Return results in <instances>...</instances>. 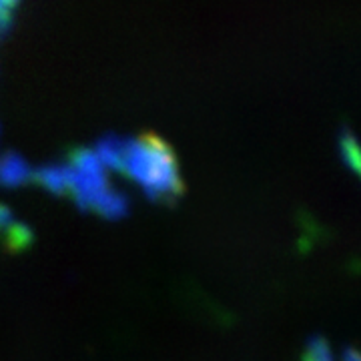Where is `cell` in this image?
<instances>
[{
	"mask_svg": "<svg viewBox=\"0 0 361 361\" xmlns=\"http://www.w3.org/2000/svg\"><path fill=\"white\" fill-rule=\"evenodd\" d=\"M121 171L135 180L151 201H175L183 193L179 165L171 147L157 135L127 139Z\"/></svg>",
	"mask_w": 361,
	"mask_h": 361,
	"instance_id": "6da1fadb",
	"label": "cell"
},
{
	"mask_svg": "<svg viewBox=\"0 0 361 361\" xmlns=\"http://www.w3.org/2000/svg\"><path fill=\"white\" fill-rule=\"evenodd\" d=\"M68 171H71V191L73 201L80 207L82 211H97L103 197L113 187L106 179V169L101 165L94 151L89 149H77L71 161H68Z\"/></svg>",
	"mask_w": 361,
	"mask_h": 361,
	"instance_id": "7a4b0ae2",
	"label": "cell"
},
{
	"mask_svg": "<svg viewBox=\"0 0 361 361\" xmlns=\"http://www.w3.org/2000/svg\"><path fill=\"white\" fill-rule=\"evenodd\" d=\"M32 180L52 195H66L71 191V171L66 165H42L35 169Z\"/></svg>",
	"mask_w": 361,
	"mask_h": 361,
	"instance_id": "3957f363",
	"label": "cell"
},
{
	"mask_svg": "<svg viewBox=\"0 0 361 361\" xmlns=\"http://www.w3.org/2000/svg\"><path fill=\"white\" fill-rule=\"evenodd\" d=\"M32 180V169L18 153H8L0 159V185L2 187H20Z\"/></svg>",
	"mask_w": 361,
	"mask_h": 361,
	"instance_id": "277c9868",
	"label": "cell"
},
{
	"mask_svg": "<svg viewBox=\"0 0 361 361\" xmlns=\"http://www.w3.org/2000/svg\"><path fill=\"white\" fill-rule=\"evenodd\" d=\"M125 137H115L109 135L103 137L101 141L97 142L94 155L101 161V165L104 169H113V171H121V163H123V153H125Z\"/></svg>",
	"mask_w": 361,
	"mask_h": 361,
	"instance_id": "5b68a950",
	"label": "cell"
},
{
	"mask_svg": "<svg viewBox=\"0 0 361 361\" xmlns=\"http://www.w3.org/2000/svg\"><path fill=\"white\" fill-rule=\"evenodd\" d=\"M341 155H343V161H345V165H348L353 173H357L360 171V149H357V141H355V137H353V133L351 130H345L343 135H341Z\"/></svg>",
	"mask_w": 361,
	"mask_h": 361,
	"instance_id": "8992f818",
	"label": "cell"
},
{
	"mask_svg": "<svg viewBox=\"0 0 361 361\" xmlns=\"http://www.w3.org/2000/svg\"><path fill=\"white\" fill-rule=\"evenodd\" d=\"M303 361H336V360H334V353H331L329 343H327L323 337L315 336V337H311L310 343H307Z\"/></svg>",
	"mask_w": 361,
	"mask_h": 361,
	"instance_id": "52a82bcc",
	"label": "cell"
},
{
	"mask_svg": "<svg viewBox=\"0 0 361 361\" xmlns=\"http://www.w3.org/2000/svg\"><path fill=\"white\" fill-rule=\"evenodd\" d=\"M18 0H0V32L6 30L11 25V16L16 8Z\"/></svg>",
	"mask_w": 361,
	"mask_h": 361,
	"instance_id": "ba28073f",
	"label": "cell"
},
{
	"mask_svg": "<svg viewBox=\"0 0 361 361\" xmlns=\"http://www.w3.org/2000/svg\"><path fill=\"white\" fill-rule=\"evenodd\" d=\"M16 223H18V221L14 219L13 211H11L6 205H2V203H0V233L6 237Z\"/></svg>",
	"mask_w": 361,
	"mask_h": 361,
	"instance_id": "9c48e42d",
	"label": "cell"
},
{
	"mask_svg": "<svg viewBox=\"0 0 361 361\" xmlns=\"http://www.w3.org/2000/svg\"><path fill=\"white\" fill-rule=\"evenodd\" d=\"M343 361H360V355H357V351L353 348H348L343 351Z\"/></svg>",
	"mask_w": 361,
	"mask_h": 361,
	"instance_id": "30bf717a",
	"label": "cell"
}]
</instances>
